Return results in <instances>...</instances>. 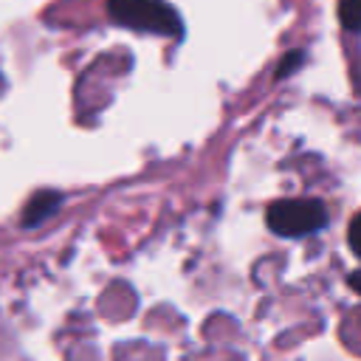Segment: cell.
<instances>
[{"mask_svg": "<svg viewBox=\"0 0 361 361\" xmlns=\"http://www.w3.org/2000/svg\"><path fill=\"white\" fill-rule=\"evenodd\" d=\"M350 288H353L355 293H361V271H353V274H350Z\"/></svg>", "mask_w": 361, "mask_h": 361, "instance_id": "52a82bcc", "label": "cell"}, {"mask_svg": "<svg viewBox=\"0 0 361 361\" xmlns=\"http://www.w3.org/2000/svg\"><path fill=\"white\" fill-rule=\"evenodd\" d=\"M302 59H305V54H302V51H290V54H285V56H282V62H279V68H276V79H282V76L293 73V71L302 65Z\"/></svg>", "mask_w": 361, "mask_h": 361, "instance_id": "5b68a950", "label": "cell"}, {"mask_svg": "<svg viewBox=\"0 0 361 361\" xmlns=\"http://www.w3.org/2000/svg\"><path fill=\"white\" fill-rule=\"evenodd\" d=\"M107 14L118 25L161 37H178L183 28L178 11L164 0H107Z\"/></svg>", "mask_w": 361, "mask_h": 361, "instance_id": "6da1fadb", "label": "cell"}, {"mask_svg": "<svg viewBox=\"0 0 361 361\" xmlns=\"http://www.w3.org/2000/svg\"><path fill=\"white\" fill-rule=\"evenodd\" d=\"M347 243H350V248L355 251V257H361V214L353 217V223H350V228H347Z\"/></svg>", "mask_w": 361, "mask_h": 361, "instance_id": "8992f818", "label": "cell"}, {"mask_svg": "<svg viewBox=\"0 0 361 361\" xmlns=\"http://www.w3.org/2000/svg\"><path fill=\"white\" fill-rule=\"evenodd\" d=\"M265 220H268V228L279 237H305L327 226V209L322 200H313V197L276 200L268 206Z\"/></svg>", "mask_w": 361, "mask_h": 361, "instance_id": "7a4b0ae2", "label": "cell"}, {"mask_svg": "<svg viewBox=\"0 0 361 361\" xmlns=\"http://www.w3.org/2000/svg\"><path fill=\"white\" fill-rule=\"evenodd\" d=\"M59 203H62V195H59V192H54V189H42V192H37V195L25 203L23 226H25V228L39 226L42 220H48V217L59 209Z\"/></svg>", "mask_w": 361, "mask_h": 361, "instance_id": "3957f363", "label": "cell"}, {"mask_svg": "<svg viewBox=\"0 0 361 361\" xmlns=\"http://www.w3.org/2000/svg\"><path fill=\"white\" fill-rule=\"evenodd\" d=\"M338 20L347 31H361V0H338Z\"/></svg>", "mask_w": 361, "mask_h": 361, "instance_id": "277c9868", "label": "cell"}]
</instances>
